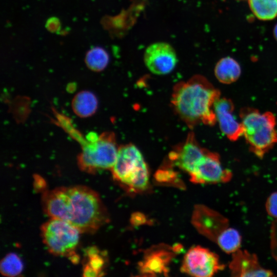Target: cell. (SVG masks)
Returning a JSON list of instances; mask_svg holds the SVG:
<instances>
[{"mask_svg":"<svg viewBox=\"0 0 277 277\" xmlns=\"http://www.w3.org/2000/svg\"><path fill=\"white\" fill-rule=\"evenodd\" d=\"M220 97L219 90L206 77L195 75L175 85L171 102L177 115L188 127L193 128L200 124H215L213 107Z\"/></svg>","mask_w":277,"mask_h":277,"instance_id":"cell-2","label":"cell"},{"mask_svg":"<svg viewBox=\"0 0 277 277\" xmlns=\"http://www.w3.org/2000/svg\"><path fill=\"white\" fill-rule=\"evenodd\" d=\"M273 35L274 36L275 39L277 41V24L274 26V28L273 29Z\"/></svg>","mask_w":277,"mask_h":277,"instance_id":"cell-25","label":"cell"},{"mask_svg":"<svg viewBox=\"0 0 277 277\" xmlns=\"http://www.w3.org/2000/svg\"><path fill=\"white\" fill-rule=\"evenodd\" d=\"M43 241L49 251L55 255L68 257L73 263L78 261L75 249L81 232L69 223L50 218L41 228Z\"/></svg>","mask_w":277,"mask_h":277,"instance_id":"cell-5","label":"cell"},{"mask_svg":"<svg viewBox=\"0 0 277 277\" xmlns=\"http://www.w3.org/2000/svg\"><path fill=\"white\" fill-rule=\"evenodd\" d=\"M23 269L21 259L14 253L7 254L0 263L1 273L6 276H16L22 273Z\"/></svg>","mask_w":277,"mask_h":277,"instance_id":"cell-21","label":"cell"},{"mask_svg":"<svg viewBox=\"0 0 277 277\" xmlns=\"http://www.w3.org/2000/svg\"><path fill=\"white\" fill-rule=\"evenodd\" d=\"M46 29L51 33H59L61 29V23L58 18L51 17L49 18L46 23Z\"/></svg>","mask_w":277,"mask_h":277,"instance_id":"cell-24","label":"cell"},{"mask_svg":"<svg viewBox=\"0 0 277 277\" xmlns=\"http://www.w3.org/2000/svg\"><path fill=\"white\" fill-rule=\"evenodd\" d=\"M191 222L200 234L214 243L221 233L229 227V220L225 216L201 204L194 207Z\"/></svg>","mask_w":277,"mask_h":277,"instance_id":"cell-9","label":"cell"},{"mask_svg":"<svg viewBox=\"0 0 277 277\" xmlns=\"http://www.w3.org/2000/svg\"><path fill=\"white\" fill-rule=\"evenodd\" d=\"M249 8L256 18L270 21L277 16V0H247Z\"/></svg>","mask_w":277,"mask_h":277,"instance_id":"cell-18","label":"cell"},{"mask_svg":"<svg viewBox=\"0 0 277 277\" xmlns=\"http://www.w3.org/2000/svg\"><path fill=\"white\" fill-rule=\"evenodd\" d=\"M239 1H244V0H239Z\"/></svg>","mask_w":277,"mask_h":277,"instance_id":"cell-26","label":"cell"},{"mask_svg":"<svg viewBox=\"0 0 277 277\" xmlns=\"http://www.w3.org/2000/svg\"><path fill=\"white\" fill-rule=\"evenodd\" d=\"M265 208L269 216L277 219V191L272 193L268 197Z\"/></svg>","mask_w":277,"mask_h":277,"instance_id":"cell-23","label":"cell"},{"mask_svg":"<svg viewBox=\"0 0 277 277\" xmlns=\"http://www.w3.org/2000/svg\"><path fill=\"white\" fill-rule=\"evenodd\" d=\"M244 135L250 151L263 158L276 143L277 131L274 115L270 112H261L250 108L240 112Z\"/></svg>","mask_w":277,"mask_h":277,"instance_id":"cell-3","label":"cell"},{"mask_svg":"<svg viewBox=\"0 0 277 277\" xmlns=\"http://www.w3.org/2000/svg\"><path fill=\"white\" fill-rule=\"evenodd\" d=\"M214 111L221 130L231 141H236L243 135L241 122L233 114L234 105L229 98H219L214 103Z\"/></svg>","mask_w":277,"mask_h":277,"instance_id":"cell-13","label":"cell"},{"mask_svg":"<svg viewBox=\"0 0 277 277\" xmlns=\"http://www.w3.org/2000/svg\"><path fill=\"white\" fill-rule=\"evenodd\" d=\"M118 150L114 134L103 133L83 147L77 158L78 167L83 171L92 174L102 169H111Z\"/></svg>","mask_w":277,"mask_h":277,"instance_id":"cell-6","label":"cell"},{"mask_svg":"<svg viewBox=\"0 0 277 277\" xmlns=\"http://www.w3.org/2000/svg\"><path fill=\"white\" fill-rule=\"evenodd\" d=\"M214 75L217 80L224 84L236 81L241 74L240 64L234 58L226 56L220 59L214 67Z\"/></svg>","mask_w":277,"mask_h":277,"instance_id":"cell-15","label":"cell"},{"mask_svg":"<svg viewBox=\"0 0 277 277\" xmlns=\"http://www.w3.org/2000/svg\"><path fill=\"white\" fill-rule=\"evenodd\" d=\"M241 242L240 232L235 228L229 227L221 233L215 243L225 253L232 254L240 249Z\"/></svg>","mask_w":277,"mask_h":277,"instance_id":"cell-19","label":"cell"},{"mask_svg":"<svg viewBox=\"0 0 277 277\" xmlns=\"http://www.w3.org/2000/svg\"><path fill=\"white\" fill-rule=\"evenodd\" d=\"M88 262L83 268L84 276H100L104 275V269L106 266L105 255L95 247L86 250Z\"/></svg>","mask_w":277,"mask_h":277,"instance_id":"cell-17","label":"cell"},{"mask_svg":"<svg viewBox=\"0 0 277 277\" xmlns=\"http://www.w3.org/2000/svg\"><path fill=\"white\" fill-rule=\"evenodd\" d=\"M189 176L193 183L218 184L229 182L232 177V173L223 167L217 153L207 150Z\"/></svg>","mask_w":277,"mask_h":277,"instance_id":"cell-8","label":"cell"},{"mask_svg":"<svg viewBox=\"0 0 277 277\" xmlns=\"http://www.w3.org/2000/svg\"><path fill=\"white\" fill-rule=\"evenodd\" d=\"M109 62V54L103 47H92L86 53L85 63L88 68L92 71L100 72L103 70Z\"/></svg>","mask_w":277,"mask_h":277,"instance_id":"cell-20","label":"cell"},{"mask_svg":"<svg viewBox=\"0 0 277 277\" xmlns=\"http://www.w3.org/2000/svg\"><path fill=\"white\" fill-rule=\"evenodd\" d=\"M111 171L114 179L131 192H140L148 187L146 164L140 151L132 144L118 148Z\"/></svg>","mask_w":277,"mask_h":277,"instance_id":"cell-4","label":"cell"},{"mask_svg":"<svg viewBox=\"0 0 277 277\" xmlns=\"http://www.w3.org/2000/svg\"><path fill=\"white\" fill-rule=\"evenodd\" d=\"M98 102L96 96L89 91H82L77 93L72 101L73 112L78 116L87 117L96 111Z\"/></svg>","mask_w":277,"mask_h":277,"instance_id":"cell-16","label":"cell"},{"mask_svg":"<svg viewBox=\"0 0 277 277\" xmlns=\"http://www.w3.org/2000/svg\"><path fill=\"white\" fill-rule=\"evenodd\" d=\"M207 150L200 146L193 133H189L185 142L177 146L168 157L172 164L189 174Z\"/></svg>","mask_w":277,"mask_h":277,"instance_id":"cell-11","label":"cell"},{"mask_svg":"<svg viewBox=\"0 0 277 277\" xmlns=\"http://www.w3.org/2000/svg\"><path fill=\"white\" fill-rule=\"evenodd\" d=\"M270 248L272 256L277 262V219H275L271 224Z\"/></svg>","mask_w":277,"mask_h":277,"instance_id":"cell-22","label":"cell"},{"mask_svg":"<svg viewBox=\"0 0 277 277\" xmlns=\"http://www.w3.org/2000/svg\"><path fill=\"white\" fill-rule=\"evenodd\" d=\"M163 249H156L149 252L141 263L140 271L145 274L167 272V266L172 255Z\"/></svg>","mask_w":277,"mask_h":277,"instance_id":"cell-14","label":"cell"},{"mask_svg":"<svg viewBox=\"0 0 277 277\" xmlns=\"http://www.w3.org/2000/svg\"><path fill=\"white\" fill-rule=\"evenodd\" d=\"M219 256L209 249L200 246L191 248L182 263V272L195 277H211L224 269Z\"/></svg>","mask_w":277,"mask_h":277,"instance_id":"cell-7","label":"cell"},{"mask_svg":"<svg viewBox=\"0 0 277 277\" xmlns=\"http://www.w3.org/2000/svg\"><path fill=\"white\" fill-rule=\"evenodd\" d=\"M144 62L148 69L157 75L171 72L177 63L174 48L169 43L158 42L149 45L144 53Z\"/></svg>","mask_w":277,"mask_h":277,"instance_id":"cell-10","label":"cell"},{"mask_svg":"<svg viewBox=\"0 0 277 277\" xmlns=\"http://www.w3.org/2000/svg\"><path fill=\"white\" fill-rule=\"evenodd\" d=\"M42 205L47 215L69 223L81 233H94L109 221L108 212L98 194L84 186L46 191Z\"/></svg>","mask_w":277,"mask_h":277,"instance_id":"cell-1","label":"cell"},{"mask_svg":"<svg viewBox=\"0 0 277 277\" xmlns=\"http://www.w3.org/2000/svg\"><path fill=\"white\" fill-rule=\"evenodd\" d=\"M228 267L231 275L235 277L272 276L273 272L263 267L255 253L239 249L231 254Z\"/></svg>","mask_w":277,"mask_h":277,"instance_id":"cell-12","label":"cell"}]
</instances>
